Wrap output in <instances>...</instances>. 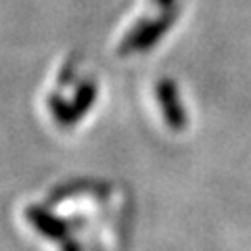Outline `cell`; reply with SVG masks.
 Returning <instances> with one entry per match:
<instances>
[{"label":"cell","instance_id":"1","mask_svg":"<svg viewBox=\"0 0 251 251\" xmlns=\"http://www.w3.org/2000/svg\"><path fill=\"white\" fill-rule=\"evenodd\" d=\"M74 59H65L52 74V82L44 94L49 120L63 130L82 124L99 103V82L92 74L77 69Z\"/></svg>","mask_w":251,"mask_h":251},{"label":"cell","instance_id":"2","mask_svg":"<svg viewBox=\"0 0 251 251\" xmlns=\"http://www.w3.org/2000/svg\"><path fill=\"white\" fill-rule=\"evenodd\" d=\"M182 4L184 0H138V9L115 40V54L143 57L153 52L182 17Z\"/></svg>","mask_w":251,"mask_h":251},{"label":"cell","instance_id":"3","mask_svg":"<svg viewBox=\"0 0 251 251\" xmlns=\"http://www.w3.org/2000/svg\"><path fill=\"white\" fill-rule=\"evenodd\" d=\"M153 109L157 120L172 134H182L188 130L191 115L186 109V99L172 77H159L153 82Z\"/></svg>","mask_w":251,"mask_h":251}]
</instances>
